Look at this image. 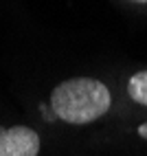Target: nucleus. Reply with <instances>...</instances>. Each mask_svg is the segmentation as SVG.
Masks as SVG:
<instances>
[{
  "mask_svg": "<svg viewBox=\"0 0 147 156\" xmlns=\"http://www.w3.org/2000/svg\"><path fill=\"white\" fill-rule=\"evenodd\" d=\"M112 106L108 86L92 77H72L51 92V110L70 126H83L101 119Z\"/></svg>",
  "mask_w": 147,
  "mask_h": 156,
  "instance_id": "1",
  "label": "nucleus"
},
{
  "mask_svg": "<svg viewBox=\"0 0 147 156\" xmlns=\"http://www.w3.org/2000/svg\"><path fill=\"white\" fill-rule=\"evenodd\" d=\"M42 147L40 134L26 126L0 128V156H37Z\"/></svg>",
  "mask_w": 147,
  "mask_h": 156,
  "instance_id": "2",
  "label": "nucleus"
},
{
  "mask_svg": "<svg viewBox=\"0 0 147 156\" xmlns=\"http://www.w3.org/2000/svg\"><path fill=\"white\" fill-rule=\"evenodd\" d=\"M128 95L132 101L141 103V106H147V70H138L130 77Z\"/></svg>",
  "mask_w": 147,
  "mask_h": 156,
  "instance_id": "3",
  "label": "nucleus"
},
{
  "mask_svg": "<svg viewBox=\"0 0 147 156\" xmlns=\"http://www.w3.org/2000/svg\"><path fill=\"white\" fill-rule=\"evenodd\" d=\"M138 136L147 141V121H145V123H141V126H138Z\"/></svg>",
  "mask_w": 147,
  "mask_h": 156,
  "instance_id": "4",
  "label": "nucleus"
},
{
  "mask_svg": "<svg viewBox=\"0 0 147 156\" xmlns=\"http://www.w3.org/2000/svg\"><path fill=\"white\" fill-rule=\"evenodd\" d=\"M134 2H147V0H134Z\"/></svg>",
  "mask_w": 147,
  "mask_h": 156,
  "instance_id": "5",
  "label": "nucleus"
}]
</instances>
